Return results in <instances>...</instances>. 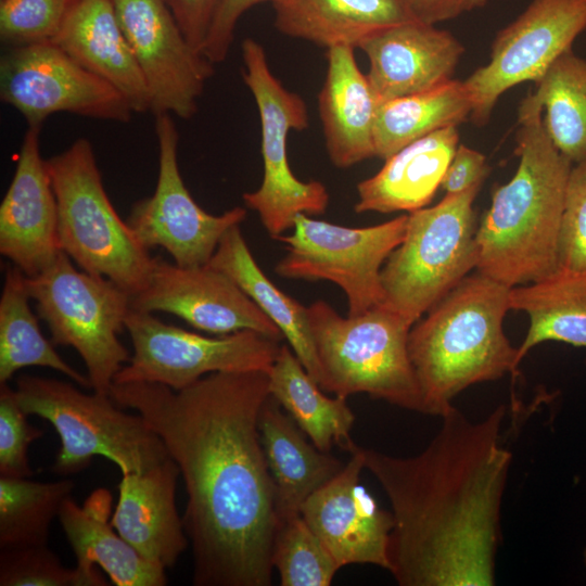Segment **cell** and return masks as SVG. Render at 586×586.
<instances>
[{"label": "cell", "mask_w": 586, "mask_h": 586, "mask_svg": "<svg viewBox=\"0 0 586 586\" xmlns=\"http://www.w3.org/2000/svg\"><path fill=\"white\" fill-rule=\"evenodd\" d=\"M109 395L146 421L179 469L193 585L269 586L278 518L258 429L268 372H215L179 391L114 383Z\"/></svg>", "instance_id": "6da1fadb"}, {"label": "cell", "mask_w": 586, "mask_h": 586, "mask_svg": "<svg viewBox=\"0 0 586 586\" xmlns=\"http://www.w3.org/2000/svg\"><path fill=\"white\" fill-rule=\"evenodd\" d=\"M506 407L481 421L455 406L411 457L361 447L392 507L388 569L402 586L495 585L500 512L512 455L499 443Z\"/></svg>", "instance_id": "7a4b0ae2"}, {"label": "cell", "mask_w": 586, "mask_h": 586, "mask_svg": "<svg viewBox=\"0 0 586 586\" xmlns=\"http://www.w3.org/2000/svg\"><path fill=\"white\" fill-rule=\"evenodd\" d=\"M513 177L499 186L476 227V271L509 286L539 281L559 267L564 199L572 163L550 140L543 109L528 93L519 106Z\"/></svg>", "instance_id": "3957f363"}, {"label": "cell", "mask_w": 586, "mask_h": 586, "mask_svg": "<svg viewBox=\"0 0 586 586\" xmlns=\"http://www.w3.org/2000/svg\"><path fill=\"white\" fill-rule=\"evenodd\" d=\"M510 289L476 271L413 323L408 351L423 413L442 417L467 387L515 374L518 347L504 332Z\"/></svg>", "instance_id": "277c9868"}, {"label": "cell", "mask_w": 586, "mask_h": 586, "mask_svg": "<svg viewBox=\"0 0 586 586\" xmlns=\"http://www.w3.org/2000/svg\"><path fill=\"white\" fill-rule=\"evenodd\" d=\"M320 364V387L334 396L366 393L423 413L418 379L408 351L411 324L386 304L342 317L327 302L307 307Z\"/></svg>", "instance_id": "5b68a950"}, {"label": "cell", "mask_w": 586, "mask_h": 586, "mask_svg": "<svg viewBox=\"0 0 586 586\" xmlns=\"http://www.w3.org/2000/svg\"><path fill=\"white\" fill-rule=\"evenodd\" d=\"M58 206L59 246L91 275L130 296L148 284L154 257L111 203L92 144L85 138L47 160Z\"/></svg>", "instance_id": "8992f818"}, {"label": "cell", "mask_w": 586, "mask_h": 586, "mask_svg": "<svg viewBox=\"0 0 586 586\" xmlns=\"http://www.w3.org/2000/svg\"><path fill=\"white\" fill-rule=\"evenodd\" d=\"M17 402L27 416L47 420L61 447L52 471L69 475L102 456L123 473L144 472L169 457L160 436L139 415L125 412L110 395L86 394L72 383L37 375H20Z\"/></svg>", "instance_id": "52a82bcc"}, {"label": "cell", "mask_w": 586, "mask_h": 586, "mask_svg": "<svg viewBox=\"0 0 586 586\" xmlns=\"http://www.w3.org/2000/svg\"><path fill=\"white\" fill-rule=\"evenodd\" d=\"M482 186L408 213L406 232L381 270L384 304L411 326L476 268L473 203Z\"/></svg>", "instance_id": "ba28073f"}, {"label": "cell", "mask_w": 586, "mask_h": 586, "mask_svg": "<svg viewBox=\"0 0 586 586\" xmlns=\"http://www.w3.org/2000/svg\"><path fill=\"white\" fill-rule=\"evenodd\" d=\"M26 286L54 345L71 346L85 362L93 392L109 395L129 361L118 340L131 309L130 295L110 279L79 270L61 252Z\"/></svg>", "instance_id": "9c48e42d"}, {"label": "cell", "mask_w": 586, "mask_h": 586, "mask_svg": "<svg viewBox=\"0 0 586 586\" xmlns=\"http://www.w3.org/2000/svg\"><path fill=\"white\" fill-rule=\"evenodd\" d=\"M242 78L256 103L262 132L263 181L243 194L245 205L255 211L276 239L292 229L298 214H322L330 195L317 180L302 181L289 165L286 139L291 130L308 127L309 116L303 98L286 89L272 74L264 47L253 38L242 42Z\"/></svg>", "instance_id": "30bf717a"}, {"label": "cell", "mask_w": 586, "mask_h": 586, "mask_svg": "<svg viewBox=\"0 0 586 586\" xmlns=\"http://www.w3.org/2000/svg\"><path fill=\"white\" fill-rule=\"evenodd\" d=\"M408 214L383 224L349 228L298 214L292 233L276 238L285 255L275 272L286 279L328 280L339 285L358 316L384 303L381 270L406 232Z\"/></svg>", "instance_id": "8fae6325"}, {"label": "cell", "mask_w": 586, "mask_h": 586, "mask_svg": "<svg viewBox=\"0 0 586 586\" xmlns=\"http://www.w3.org/2000/svg\"><path fill=\"white\" fill-rule=\"evenodd\" d=\"M125 329L133 354L114 383L149 382L182 390L215 372H269L280 341L251 330L204 336L130 309Z\"/></svg>", "instance_id": "7c38bea8"}, {"label": "cell", "mask_w": 586, "mask_h": 586, "mask_svg": "<svg viewBox=\"0 0 586 586\" xmlns=\"http://www.w3.org/2000/svg\"><path fill=\"white\" fill-rule=\"evenodd\" d=\"M1 101L28 126L54 113L127 123L133 111L110 82L91 73L52 41L11 47L0 61Z\"/></svg>", "instance_id": "4fadbf2b"}, {"label": "cell", "mask_w": 586, "mask_h": 586, "mask_svg": "<svg viewBox=\"0 0 586 586\" xmlns=\"http://www.w3.org/2000/svg\"><path fill=\"white\" fill-rule=\"evenodd\" d=\"M585 29L586 0H532L496 35L488 63L463 80L473 124L485 125L510 88L537 82Z\"/></svg>", "instance_id": "5bb4252c"}, {"label": "cell", "mask_w": 586, "mask_h": 586, "mask_svg": "<svg viewBox=\"0 0 586 586\" xmlns=\"http://www.w3.org/2000/svg\"><path fill=\"white\" fill-rule=\"evenodd\" d=\"M158 176L154 193L135 203L126 220L148 250L164 249L182 267L207 265L222 235L241 225L246 209L205 212L183 183L178 165L179 135L170 114L155 115Z\"/></svg>", "instance_id": "9a60e30c"}, {"label": "cell", "mask_w": 586, "mask_h": 586, "mask_svg": "<svg viewBox=\"0 0 586 586\" xmlns=\"http://www.w3.org/2000/svg\"><path fill=\"white\" fill-rule=\"evenodd\" d=\"M146 82L151 112L195 115L214 64L187 40L164 0H112Z\"/></svg>", "instance_id": "2e32d148"}, {"label": "cell", "mask_w": 586, "mask_h": 586, "mask_svg": "<svg viewBox=\"0 0 586 586\" xmlns=\"http://www.w3.org/2000/svg\"><path fill=\"white\" fill-rule=\"evenodd\" d=\"M131 309L163 311L214 334L251 330L281 341L280 329L224 272L208 264L182 267L154 256L146 286L130 296Z\"/></svg>", "instance_id": "e0dca14e"}, {"label": "cell", "mask_w": 586, "mask_h": 586, "mask_svg": "<svg viewBox=\"0 0 586 586\" xmlns=\"http://www.w3.org/2000/svg\"><path fill=\"white\" fill-rule=\"evenodd\" d=\"M349 453L342 470L303 504L301 515L340 568L372 564L387 570L393 515L359 483L361 447L355 444Z\"/></svg>", "instance_id": "ac0fdd59"}, {"label": "cell", "mask_w": 586, "mask_h": 586, "mask_svg": "<svg viewBox=\"0 0 586 586\" xmlns=\"http://www.w3.org/2000/svg\"><path fill=\"white\" fill-rule=\"evenodd\" d=\"M40 128L28 126L0 204V253L26 277L38 275L62 252L56 199L40 153Z\"/></svg>", "instance_id": "d6986e66"}, {"label": "cell", "mask_w": 586, "mask_h": 586, "mask_svg": "<svg viewBox=\"0 0 586 586\" xmlns=\"http://www.w3.org/2000/svg\"><path fill=\"white\" fill-rule=\"evenodd\" d=\"M380 102L422 92L453 79L464 52L449 31L412 20L382 28L358 46Z\"/></svg>", "instance_id": "ffe728a7"}, {"label": "cell", "mask_w": 586, "mask_h": 586, "mask_svg": "<svg viewBox=\"0 0 586 586\" xmlns=\"http://www.w3.org/2000/svg\"><path fill=\"white\" fill-rule=\"evenodd\" d=\"M178 476L170 457L144 472L123 473L111 518L128 544L164 569L174 566L189 544L175 502Z\"/></svg>", "instance_id": "44dd1931"}, {"label": "cell", "mask_w": 586, "mask_h": 586, "mask_svg": "<svg viewBox=\"0 0 586 586\" xmlns=\"http://www.w3.org/2000/svg\"><path fill=\"white\" fill-rule=\"evenodd\" d=\"M115 87L133 113L151 111L150 92L112 0H71L51 40Z\"/></svg>", "instance_id": "7402d4cb"}, {"label": "cell", "mask_w": 586, "mask_h": 586, "mask_svg": "<svg viewBox=\"0 0 586 586\" xmlns=\"http://www.w3.org/2000/svg\"><path fill=\"white\" fill-rule=\"evenodd\" d=\"M112 495L93 491L79 506L72 496L62 505L59 520L76 557V568L89 586H106L100 566L117 586H164L165 569L142 557L111 522Z\"/></svg>", "instance_id": "603a6c76"}, {"label": "cell", "mask_w": 586, "mask_h": 586, "mask_svg": "<svg viewBox=\"0 0 586 586\" xmlns=\"http://www.w3.org/2000/svg\"><path fill=\"white\" fill-rule=\"evenodd\" d=\"M353 47L327 49V72L318 112L331 163L348 168L375 156L374 125L380 101L356 62Z\"/></svg>", "instance_id": "cb8c5ba5"}, {"label": "cell", "mask_w": 586, "mask_h": 586, "mask_svg": "<svg viewBox=\"0 0 586 586\" xmlns=\"http://www.w3.org/2000/svg\"><path fill=\"white\" fill-rule=\"evenodd\" d=\"M458 144V127H448L405 145L357 184L354 211L387 214L425 207L441 188Z\"/></svg>", "instance_id": "d4e9b609"}, {"label": "cell", "mask_w": 586, "mask_h": 586, "mask_svg": "<svg viewBox=\"0 0 586 586\" xmlns=\"http://www.w3.org/2000/svg\"><path fill=\"white\" fill-rule=\"evenodd\" d=\"M260 442L273 485L277 518L301 514L303 504L344 467L305 433L271 396L258 418Z\"/></svg>", "instance_id": "484cf974"}, {"label": "cell", "mask_w": 586, "mask_h": 586, "mask_svg": "<svg viewBox=\"0 0 586 586\" xmlns=\"http://www.w3.org/2000/svg\"><path fill=\"white\" fill-rule=\"evenodd\" d=\"M272 8L281 34L326 49L358 48L373 33L415 20L407 0H279Z\"/></svg>", "instance_id": "4316f807"}, {"label": "cell", "mask_w": 586, "mask_h": 586, "mask_svg": "<svg viewBox=\"0 0 586 586\" xmlns=\"http://www.w3.org/2000/svg\"><path fill=\"white\" fill-rule=\"evenodd\" d=\"M208 265L229 277L280 329L308 374L320 386L322 373L307 307L278 289L263 272L242 235L240 225L226 231Z\"/></svg>", "instance_id": "83f0119b"}, {"label": "cell", "mask_w": 586, "mask_h": 586, "mask_svg": "<svg viewBox=\"0 0 586 586\" xmlns=\"http://www.w3.org/2000/svg\"><path fill=\"white\" fill-rule=\"evenodd\" d=\"M510 309L528 316L518 362L536 345L557 341L586 347V269L559 267L550 276L510 289Z\"/></svg>", "instance_id": "f1b7e54d"}, {"label": "cell", "mask_w": 586, "mask_h": 586, "mask_svg": "<svg viewBox=\"0 0 586 586\" xmlns=\"http://www.w3.org/2000/svg\"><path fill=\"white\" fill-rule=\"evenodd\" d=\"M270 396L322 451L336 444L349 451L355 415L343 397H329L308 374L292 348L281 344L268 372Z\"/></svg>", "instance_id": "f546056e"}, {"label": "cell", "mask_w": 586, "mask_h": 586, "mask_svg": "<svg viewBox=\"0 0 586 586\" xmlns=\"http://www.w3.org/2000/svg\"><path fill=\"white\" fill-rule=\"evenodd\" d=\"M466 85L450 79L432 89L379 103L374 125L375 156L386 160L434 131L458 127L470 118Z\"/></svg>", "instance_id": "4dcf8cb0"}, {"label": "cell", "mask_w": 586, "mask_h": 586, "mask_svg": "<svg viewBox=\"0 0 586 586\" xmlns=\"http://www.w3.org/2000/svg\"><path fill=\"white\" fill-rule=\"evenodd\" d=\"M29 300L26 276L8 265L0 298V383H8L22 368L37 366L54 369L90 387L88 377L62 359L54 344L43 336Z\"/></svg>", "instance_id": "1f68e13d"}, {"label": "cell", "mask_w": 586, "mask_h": 586, "mask_svg": "<svg viewBox=\"0 0 586 586\" xmlns=\"http://www.w3.org/2000/svg\"><path fill=\"white\" fill-rule=\"evenodd\" d=\"M531 92L545 129L572 164L586 160V60L572 49L558 58Z\"/></svg>", "instance_id": "d6a6232c"}, {"label": "cell", "mask_w": 586, "mask_h": 586, "mask_svg": "<svg viewBox=\"0 0 586 586\" xmlns=\"http://www.w3.org/2000/svg\"><path fill=\"white\" fill-rule=\"evenodd\" d=\"M74 488L65 479L0 476V549L48 545L50 524Z\"/></svg>", "instance_id": "836d02e7"}, {"label": "cell", "mask_w": 586, "mask_h": 586, "mask_svg": "<svg viewBox=\"0 0 586 586\" xmlns=\"http://www.w3.org/2000/svg\"><path fill=\"white\" fill-rule=\"evenodd\" d=\"M271 563L282 586H329L341 569L301 514L278 520Z\"/></svg>", "instance_id": "e575fe53"}, {"label": "cell", "mask_w": 586, "mask_h": 586, "mask_svg": "<svg viewBox=\"0 0 586 586\" xmlns=\"http://www.w3.org/2000/svg\"><path fill=\"white\" fill-rule=\"evenodd\" d=\"M0 586H89L81 572L65 568L48 545L1 549Z\"/></svg>", "instance_id": "d590c367"}, {"label": "cell", "mask_w": 586, "mask_h": 586, "mask_svg": "<svg viewBox=\"0 0 586 586\" xmlns=\"http://www.w3.org/2000/svg\"><path fill=\"white\" fill-rule=\"evenodd\" d=\"M71 0H1L0 37L12 47L51 41Z\"/></svg>", "instance_id": "8d00e7d4"}, {"label": "cell", "mask_w": 586, "mask_h": 586, "mask_svg": "<svg viewBox=\"0 0 586 586\" xmlns=\"http://www.w3.org/2000/svg\"><path fill=\"white\" fill-rule=\"evenodd\" d=\"M43 434L27 421L14 388L0 383V476L30 477L27 451L29 445Z\"/></svg>", "instance_id": "74e56055"}, {"label": "cell", "mask_w": 586, "mask_h": 586, "mask_svg": "<svg viewBox=\"0 0 586 586\" xmlns=\"http://www.w3.org/2000/svg\"><path fill=\"white\" fill-rule=\"evenodd\" d=\"M560 267L586 269V160L569 174L560 234Z\"/></svg>", "instance_id": "f35d334b"}, {"label": "cell", "mask_w": 586, "mask_h": 586, "mask_svg": "<svg viewBox=\"0 0 586 586\" xmlns=\"http://www.w3.org/2000/svg\"><path fill=\"white\" fill-rule=\"evenodd\" d=\"M279 0H219L205 38L202 54L214 65L228 56L240 17L252 7L262 2L271 4Z\"/></svg>", "instance_id": "ab89813d"}, {"label": "cell", "mask_w": 586, "mask_h": 586, "mask_svg": "<svg viewBox=\"0 0 586 586\" xmlns=\"http://www.w3.org/2000/svg\"><path fill=\"white\" fill-rule=\"evenodd\" d=\"M489 173L486 156L462 143L458 144L441 182L445 194H457L482 186Z\"/></svg>", "instance_id": "60d3db41"}, {"label": "cell", "mask_w": 586, "mask_h": 586, "mask_svg": "<svg viewBox=\"0 0 586 586\" xmlns=\"http://www.w3.org/2000/svg\"><path fill=\"white\" fill-rule=\"evenodd\" d=\"M189 43L202 48L219 0H164Z\"/></svg>", "instance_id": "b9f144b4"}, {"label": "cell", "mask_w": 586, "mask_h": 586, "mask_svg": "<svg viewBox=\"0 0 586 586\" xmlns=\"http://www.w3.org/2000/svg\"><path fill=\"white\" fill-rule=\"evenodd\" d=\"M415 20L435 25L482 8L487 0H407Z\"/></svg>", "instance_id": "7bdbcfd3"}, {"label": "cell", "mask_w": 586, "mask_h": 586, "mask_svg": "<svg viewBox=\"0 0 586 586\" xmlns=\"http://www.w3.org/2000/svg\"><path fill=\"white\" fill-rule=\"evenodd\" d=\"M584 563L586 565V549L584 550Z\"/></svg>", "instance_id": "ee69618b"}]
</instances>
